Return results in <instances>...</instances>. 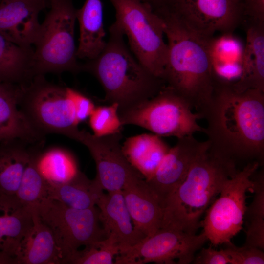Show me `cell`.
Segmentation results:
<instances>
[{"label": "cell", "instance_id": "3", "mask_svg": "<svg viewBox=\"0 0 264 264\" xmlns=\"http://www.w3.org/2000/svg\"><path fill=\"white\" fill-rule=\"evenodd\" d=\"M109 32L103 50L81 64L80 68L96 78L104 90V101L117 104L120 111L152 98L165 85L136 59L121 32L110 27Z\"/></svg>", "mask_w": 264, "mask_h": 264}, {"label": "cell", "instance_id": "34", "mask_svg": "<svg viewBox=\"0 0 264 264\" xmlns=\"http://www.w3.org/2000/svg\"><path fill=\"white\" fill-rule=\"evenodd\" d=\"M71 94L79 124L89 117L95 107L92 101L81 92L72 88Z\"/></svg>", "mask_w": 264, "mask_h": 264}, {"label": "cell", "instance_id": "35", "mask_svg": "<svg viewBox=\"0 0 264 264\" xmlns=\"http://www.w3.org/2000/svg\"><path fill=\"white\" fill-rule=\"evenodd\" d=\"M240 1L243 12V22H264V0Z\"/></svg>", "mask_w": 264, "mask_h": 264}, {"label": "cell", "instance_id": "40", "mask_svg": "<svg viewBox=\"0 0 264 264\" xmlns=\"http://www.w3.org/2000/svg\"><path fill=\"white\" fill-rule=\"evenodd\" d=\"M1 0H0V1Z\"/></svg>", "mask_w": 264, "mask_h": 264}, {"label": "cell", "instance_id": "27", "mask_svg": "<svg viewBox=\"0 0 264 264\" xmlns=\"http://www.w3.org/2000/svg\"><path fill=\"white\" fill-rule=\"evenodd\" d=\"M40 145H31L29 157L19 187L14 195L18 207L32 211L48 199V184L39 166Z\"/></svg>", "mask_w": 264, "mask_h": 264}, {"label": "cell", "instance_id": "13", "mask_svg": "<svg viewBox=\"0 0 264 264\" xmlns=\"http://www.w3.org/2000/svg\"><path fill=\"white\" fill-rule=\"evenodd\" d=\"M122 136L121 132L97 137L78 129L71 137L88 148L96 165L94 180L108 192L121 191L130 180L141 175L122 152L120 143Z\"/></svg>", "mask_w": 264, "mask_h": 264}, {"label": "cell", "instance_id": "29", "mask_svg": "<svg viewBox=\"0 0 264 264\" xmlns=\"http://www.w3.org/2000/svg\"><path fill=\"white\" fill-rule=\"evenodd\" d=\"M254 181L253 199L246 207L244 220L247 230L245 245L264 249V175L258 170L252 176Z\"/></svg>", "mask_w": 264, "mask_h": 264}, {"label": "cell", "instance_id": "21", "mask_svg": "<svg viewBox=\"0 0 264 264\" xmlns=\"http://www.w3.org/2000/svg\"><path fill=\"white\" fill-rule=\"evenodd\" d=\"M170 148L161 137L154 133L128 137L122 144L125 156L145 180L154 175Z\"/></svg>", "mask_w": 264, "mask_h": 264}, {"label": "cell", "instance_id": "24", "mask_svg": "<svg viewBox=\"0 0 264 264\" xmlns=\"http://www.w3.org/2000/svg\"><path fill=\"white\" fill-rule=\"evenodd\" d=\"M48 184V198L72 208L86 209L96 206L104 194L94 179L78 170L68 180L58 184Z\"/></svg>", "mask_w": 264, "mask_h": 264}, {"label": "cell", "instance_id": "9", "mask_svg": "<svg viewBox=\"0 0 264 264\" xmlns=\"http://www.w3.org/2000/svg\"><path fill=\"white\" fill-rule=\"evenodd\" d=\"M261 166L258 162H253L238 170L226 180L219 197L206 210L201 223L202 232L212 245L232 244V239L242 229L246 192H252V176Z\"/></svg>", "mask_w": 264, "mask_h": 264}, {"label": "cell", "instance_id": "20", "mask_svg": "<svg viewBox=\"0 0 264 264\" xmlns=\"http://www.w3.org/2000/svg\"><path fill=\"white\" fill-rule=\"evenodd\" d=\"M33 224L15 253L19 264H60L62 259L50 228L34 212Z\"/></svg>", "mask_w": 264, "mask_h": 264}, {"label": "cell", "instance_id": "12", "mask_svg": "<svg viewBox=\"0 0 264 264\" xmlns=\"http://www.w3.org/2000/svg\"><path fill=\"white\" fill-rule=\"evenodd\" d=\"M162 7L175 14L190 29L207 38L216 32L234 33L243 21L240 0H169Z\"/></svg>", "mask_w": 264, "mask_h": 264}, {"label": "cell", "instance_id": "7", "mask_svg": "<svg viewBox=\"0 0 264 264\" xmlns=\"http://www.w3.org/2000/svg\"><path fill=\"white\" fill-rule=\"evenodd\" d=\"M35 76L24 85L19 106L41 136L58 134L68 138L78 128L72 88Z\"/></svg>", "mask_w": 264, "mask_h": 264}, {"label": "cell", "instance_id": "10", "mask_svg": "<svg viewBox=\"0 0 264 264\" xmlns=\"http://www.w3.org/2000/svg\"><path fill=\"white\" fill-rule=\"evenodd\" d=\"M33 212L51 230L60 252L62 264L81 246L105 238L96 206L76 209L48 199Z\"/></svg>", "mask_w": 264, "mask_h": 264}, {"label": "cell", "instance_id": "6", "mask_svg": "<svg viewBox=\"0 0 264 264\" xmlns=\"http://www.w3.org/2000/svg\"><path fill=\"white\" fill-rule=\"evenodd\" d=\"M109 0L115 11V21L110 27L126 36L136 59L162 79L167 44L161 18L143 0Z\"/></svg>", "mask_w": 264, "mask_h": 264}, {"label": "cell", "instance_id": "22", "mask_svg": "<svg viewBox=\"0 0 264 264\" xmlns=\"http://www.w3.org/2000/svg\"><path fill=\"white\" fill-rule=\"evenodd\" d=\"M246 29L243 74L233 88L242 92L249 89L264 91V22H244Z\"/></svg>", "mask_w": 264, "mask_h": 264}, {"label": "cell", "instance_id": "5", "mask_svg": "<svg viewBox=\"0 0 264 264\" xmlns=\"http://www.w3.org/2000/svg\"><path fill=\"white\" fill-rule=\"evenodd\" d=\"M49 2L50 9L41 23L33 44V77L48 73L81 72L75 43L76 9L72 0H52Z\"/></svg>", "mask_w": 264, "mask_h": 264}, {"label": "cell", "instance_id": "4", "mask_svg": "<svg viewBox=\"0 0 264 264\" xmlns=\"http://www.w3.org/2000/svg\"><path fill=\"white\" fill-rule=\"evenodd\" d=\"M238 170L211 154L208 149L203 152L193 163L183 181L164 202L161 227L196 234L203 214L226 180Z\"/></svg>", "mask_w": 264, "mask_h": 264}, {"label": "cell", "instance_id": "11", "mask_svg": "<svg viewBox=\"0 0 264 264\" xmlns=\"http://www.w3.org/2000/svg\"><path fill=\"white\" fill-rule=\"evenodd\" d=\"M207 239L202 232L191 234L170 228L161 227L151 236L120 251L115 258L117 264H188L193 262L196 252Z\"/></svg>", "mask_w": 264, "mask_h": 264}, {"label": "cell", "instance_id": "23", "mask_svg": "<svg viewBox=\"0 0 264 264\" xmlns=\"http://www.w3.org/2000/svg\"><path fill=\"white\" fill-rule=\"evenodd\" d=\"M76 17L80 32L77 58L94 59L103 50L106 43L101 0H86L83 6L76 9Z\"/></svg>", "mask_w": 264, "mask_h": 264}, {"label": "cell", "instance_id": "8", "mask_svg": "<svg viewBox=\"0 0 264 264\" xmlns=\"http://www.w3.org/2000/svg\"><path fill=\"white\" fill-rule=\"evenodd\" d=\"M118 115L122 126H137L160 137L179 139L205 130L198 122L201 115L166 86L154 96L118 111Z\"/></svg>", "mask_w": 264, "mask_h": 264}, {"label": "cell", "instance_id": "26", "mask_svg": "<svg viewBox=\"0 0 264 264\" xmlns=\"http://www.w3.org/2000/svg\"><path fill=\"white\" fill-rule=\"evenodd\" d=\"M31 145L20 140L0 143V195L14 196L16 193Z\"/></svg>", "mask_w": 264, "mask_h": 264}, {"label": "cell", "instance_id": "39", "mask_svg": "<svg viewBox=\"0 0 264 264\" xmlns=\"http://www.w3.org/2000/svg\"><path fill=\"white\" fill-rule=\"evenodd\" d=\"M48 0V1L49 2L50 1L52 0Z\"/></svg>", "mask_w": 264, "mask_h": 264}, {"label": "cell", "instance_id": "16", "mask_svg": "<svg viewBox=\"0 0 264 264\" xmlns=\"http://www.w3.org/2000/svg\"><path fill=\"white\" fill-rule=\"evenodd\" d=\"M121 191L135 229L145 237L155 233L161 226L163 208L145 178L134 177Z\"/></svg>", "mask_w": 264, "mask_h": 264}, {"label": "cell", "instance_id": "37", "mask_svg": "<svg viewBox=\"0 0 264 264\" xmlns=\"http://www.w3.org/2000/svg\"><path fill=\"white\" fill-rule=\"evenodd\" d=\"M0 264H19L16 258L9 253L0 250Z\"/></svg>", "mask_w": 264, "mask_h": 264}, {"label": "cell", "instance_id": "32", "mask_svg": "<svg viewBox=\"0 0 264 264\" xmlns=\"http://www.w3.org/2000/svg\"><path fill=\"white\" fill-rule=\"evenodd\" d=\"M89 125L93 134L101 137L122 132V126L118 115L117 104L95 107L89 116Z\"/></svg>", "mask_w": 264, "mask_h": 264}, {"label": "cell", "instance_id": "36", "mask_svg": "<svg viewBox=\"0 0 264 264\" xmlns=\"http://www.w3.org/2000/svg\"><path fill=\"white\" fill-rule=\"evenodd\" d=\"M192 262L196 264H230L224 249L217 250L211 247L202 248Z\"/></svg>", "mask_w": 264, "mask_h": 264}, {"label": "cell", "instance_id": "25", "mask_svg": "<svg viewBox=\"0 0 264 264\" xmlns=\"http://www.w3.org/2000/svg\"><path fill=\"white\" fill-rule=\"evenodd\" d=\"M33 224V212L18 208L12 196L0 195V250L14 256Z\"/></svg>", "mask_w": 264, "mask_h": 264}, {"label": "cell", "instance_id": "1", "mask_svg": "<svg viewBox=\"0 0 264 264\" xmlns=\"http://www.w3.org/2000/svg\"><path fill=\"white\" fill-rule=\"evenodd\" d=\"M208 151L237 169L264 157V91L242 92L215 86L212 99L202 114Z\"/></svg>", "mask_w": 264, "mask_h": 264}, {"label": "cell", "instance_id": "28", "mask_svg": "<svg viewBox=\"0 0 264 264\" xmlns=\"http://www.w3.org/2000/svg\"><path fill=\"white\" fill-rule=\"evenodd\" d=\"M32 47L20 46L0 33V81L26 85L33 78Z\"/></svg>", "mask_w": 264, "mask_h": 264}, {"label": "cell", "instance_id": "31", "mask_svg": "<svg viewBox=\"0 0 264 264\" xmlns=\"http://www.w3.org/2000/svg\"><path fill=\"white\" fill-rule=\"evenodd\" d=\"M39 166L46 181L50 184H58L70 179L79 170L73 159L65 153L41 154Z\"/></svg>", "mask_w": 264, "mask_h": 264}, {"label": "cell", "instance_id": "18", "mask_svg": "<svg viewBox=\"0 0 264 264\" xmlns=\"http://www.w3.org/2000/svg\"><path fill=\"white\" fill-rule=\"evenodd\" d=\"M245 45L234 33L215 36L209 40L211 71L215 86L233 88L243 74Z\"/></svg>", "mask_w": 264, "mask_h": 264}, {"label": "cell", "instance_id": "14", "mask_svg": "<svg viewBox=\"0 0 264 264\" xmlns=\"http://www.w3.org/2000/svg\"><path fill=\"white\" fill-rule=\"evenodd\" d=\"M207 149L206 140L200 141L194 135L177 139L176 143L170 147L154 175L145 180L162 206L185 179L198 156Z\"/></svg>", "mask_w": 264, "mask_h": 264}, {"label": "cell", "instance_id": "33", "mask_svg": "<svg viewBox=\"0 0 264 264\" xmlns=\"http://www.w3.org/2000/svg\"><path fill=\"white\" fill-rule=\"evenodd\" d=\"M230 264H263V250L250 245L237 247L233 244L224 249Z\"/></svg>", "mask_w": 264, "mask_h": 264}, {"label": "cell", "instance_id": "2", "mask_svg": "<svg viewBox=\"0 0 264 264\" xmlns=\"http://www.w3.org/2000/svg\"><path fill=\"white\" fill-rule=\"evenodd\" d=\"M154 11L161 19L167 40L162 80L202 116L215 89L209 52L210 38L194 32L165 8Z\"/></svg>", "mask_w": 264, "mask_h": 264}, {"label": "cell", "instance_id": "19", "mask_svg": "<svg viewBox=\"0 0 264 264\" xmlns=\"http://www.w3.org/2000/svg\"><path fill=\"white\" fill-rule=\"evenodd\" d=\"M96 206L105 237L114 239L120 251L145 238L134 227L122 191L104 193Z\"/></svg>", "mask_w": 264, "mask_h": 264}, {"label": "cell", "instance_id": "30", "mask_svg": "<svg viewBox=\"0 0 264 264\" xmlns=\"http://www.w3.org/2000/svg\"><path fill=\"white\" fill-rule=\"evenodd\" d=\"M120 252V247L115 240L107 237L78 250L69 257L64 264H112Z\"/></svg>", "mask_w": 264, "mask_h": 264}, {"label": "cell", "instance_id": "15", "mask_svg": "<svg viewBox=\"0 0 264 264\" xmlns=\"http://www.w3.org/2000/svg\"><path fill=\"white\" fill-rule=\"evenodd\" d=\"M48 0H1L0 33L12 42L32 47L39 34L40 13Z\"/></svg>", "mask_w": 264, "mask_h": 264}, {"label": "cell", "instance_id": "38", "mask_svg": "<svg viewBox=\"0 0 264 264\" xmlns=\"http://www.w3.org/2000/svg\"><path fill=\"white\" fill-rule=\"evenodd\" d=\"M150 4L154 10L165 6L169 0H143Z\"/></svg>", "mask_w": 264, "mask_h": 264}, {"label": "cell", "instance_id": "17", "mask_svg": "<svg viewBox=\"0 0 264 264\" xmlns=\"http://www.w3.org/2000/svg\"><path fill=\"white\" fill-rule=\"evenodd\" d=\"M24 85L0 81V143L20 140L37 145L44 139L34 131L19 108Z\"/></svg>", "mask_w": 264, "mask_h": 264}]
</instances>
